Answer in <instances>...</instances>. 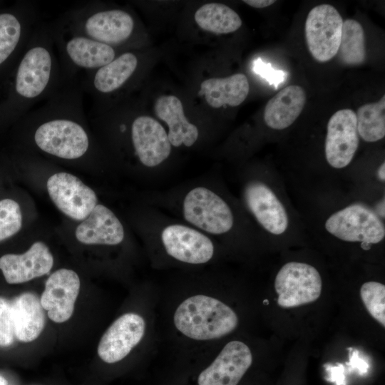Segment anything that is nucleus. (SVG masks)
<instances>
[{
	"mask_svg": "<svg viewBox=\"0 0 385 385\" xmlns=\"http://www.w3.org/2000/svg\"><path fill=\"white\" fill-rule=\"evenodd\" d=\"M361 299L369 314L385 327V286L377 282H367L360 289Z\"/></svg>",
	"mask_w": 385,
	"mask_h": 385,
	"instance_id": "cd10ccee",
	"label": "nucleus"
},
{
	"mask_svg": "<svg viewBox=\"0 0 385 385\" xmlns=\"http://www.w3.org/2000/svg\"><path fill=\"white\" fill-rule=\"evenodd\" d=\"M154 112L168 125V135L171 145L190 147L197 141L198 129L187 120L178 98L172 95L160 96L155 103Z\"/></svg>",
	"mask_w": 385,
	"mask_h": 385,
	"instance_id": "412c9836",
	"label": "nucleus"
},
{
	"mask_svg": "<svg viewBox=\"0 0 385 385\" xmlns=\"http://www.w3.org/2000/svg\"><path fill=\"white\" fill-rule=\"evenodd\" d=\"M0 385H7L6 380L1 376H0Z\"/></svg>",
	"mask_w": 385,
	"mask_h": 385,
	"instance_id": "e433bc0d",
	"label": "nucleus"
},
{
	"mask_svg": "<svg viewBox=\"0 0 385 385\" xmlns=\"http://www.w3.org/2000/svg\"><path fill=\"white\" fill-rule=\"evenodd\" d=\"M145 331L144 319L135 313H126L106 329L98 345V354L105 362L113 364L124 359L140 342Z\"/></svg>",
	"mask_w": 385,
	"mask_h": 385,
	"instance_id": "ddd939ff",
	"label": "nucleus"
},
{
	"mask_svg": "<svg viewBox=\"0 0 385 385\" xmlns=\"http://www.w3.org/2000/svg\"><path fill=\"white\" fill-rule=\"evenodd\" d=\"M250 85L246 76L235 73L225 78H212L200 84V94L205 96L207 104L214 108L225 105L232 107L240 105L246 99Z\"/></svg>",
	"mask_w": 385,
	"mask_h": 385,
	"instance_id": "b1692460",
	"label": "nucleus"
},
{
	"mask_svg": "<svg viewBox=\"0 0 385 385\" xmlns=\"http://www.w3.org/2000/svg\"><path fill=\"white\" fill-rule=\"evenodd\" d=\"M322 282L317 270L299 262H289L282 267L275 280L277 304L291 308L316 301L321 294Z\"/></svg>",
	"mask_w": 385,
	"mask_h": 385,
	"instance_id": "423d86ee",
	"label": "nucleus"
},
{
	"mask_svg": "<svg viewBox=\"0 0 385 385\" xmlns=\"http://www.w3.org/2000/svg\"><path fill=\"white\" fill-rule=\"evenodd\" d=\"M306 93L302 87L289 85L279 91L267 103L264 120L270 128L283 130L291 125L302 113Z\"/></svg>",
	"mask_w": 385,
	"mask_h": 385,
	"instance_id": "4be33fe9",
	"label": "nucleus"
},
{
	"mask_svg": "<svg viewBox=\"0 0 385 385\" xmlns=\"http://www.w3.org/2000/svg\"><path fill=\"white\" fill-rule=\"evenodd\" d=\"M81 78L66 81L26 118L31 143L41 152L65 160H77L90 153L91 136L85 122Z\"/></svg>",
	"mask_w": 385,
	"mask_h": 385,
	"instance_id": "f257e3e1",
	"label": "nucleus"
},
{
	"mask_svg": "<svg viewBox=\"0 0 385 385\" xmlns=\"http://www.w3.org/2000/svg\"><path fill=\"white\" fill-rule=\"evenodd\" d=\"M41 21L40 9L34 1H24L17 11L0 13V67L23 53Z\"/></svg>",
	"mask_w": 385,
	"mask_h": 385,
	"instance_id": "1a4fd4ad",
	"label": "nucleus"
},
{
	"mask_svg": "<svg viewBox=\"0 0 385 385\" xmlns=\"http://www.w3.org/2000/svg\"><path fill=\"white\" fill-rule=\"evenodd\" d=\"M56 20L69 31L115 48L128 42L135 21L127 11L86 1L68 9Z\"/></svg>",
	"mask_w": 385,
	"mask_h": 385,
	"instance_id": "f03ea898",
	"label": "nucleus"
},
{
	"mask_svg": "<svg viewBox=\"0 0 385 385\" xmlns=\"http://www.w3.org/2000/svg\"><path fill=\"white\" fill-rule=\"evenodd\" d=\"M75 236L85 245H115L123 240L124 229L111 209L97 204L77 226Z\"/></svg>",
	"mask_w": 385,
	"mask_h": 385,
	"instance_id": "aec40b11",
	"label": "nucleus"
},
{
	"mask_svg": "<svg viewBox=\"0 0 385 385\" xmlns=\"http://www.w3.org/2000/svg\"><path fill=\"white\" fill-rule=\"evenodd\" d=\"M243 2L248 4L249 6L252 7L262 9V8H265V7L272 5L274 3H275V1L274 0H245L243 1Z\"/></svg>",
	"mask_w": 385,
	"mask_h": 385,
	"instance_id": "72a5a7b5",
	"label": "nucleus"
},
{
	"mask_svg": "<svg viewBox=\"0 0 385 385\" xmlns=\"http://www.w3.org/2000/svg\"><path fill=\"white\" fill-rule=\"evenodd\" d=\"M22 225V214L17 202L12 199L0 200V242L16 235Z\"/></svg>",
	"mask_w": 385,
	"mask_h": 385,
	"instance_id": "c85d7f7f",
	"label": "nucleus"
},
{
	"mask_svg": "<svg viewBox=\"0 0 385 385\" xmlns=\"http://www.w3.org/2000/svg\"><path fill=\"white\" fill-rule=\"evenodd\" d=\"M53 257L43 242H34L23 254H6L0 257V270L9 284H20L48 274Z\"/></svg>",
	"mask_w": 385,
	"mask_h": 385,
	"instance_id": "a211bd4d",
	"label": "nucleus"
},
{
	"mask_svg": "<svg viewBox=\"0 0 385 385\" xmlns=\"http://www.w3.org/2000/svg\"><path fill=\"white\" fill-rule=\"evenodd\" d=\"M378 177L381 181L385 180V163H383L378 170Z\"/></svg>",
	"mask_w": 385,
	"mask_h": 385,
	"instance_id": "c9c22d12",
	"label": "nucleus"
},
{
	"mask_svg": "<svg viewBox=\"0 0 385 385\" xmlns=\"http://www.w3.org/2000/svg\"><path fill=\"white\" fill-rule=\"evenodd\" d=\"M46 188L57 208L75 220H83L98 204L95 192L78 178L66 172L49 177Z\"/></svg>",
	"mask_w": 385,
	"mask_h": 385,
	"instance_id": "9d476101",
	"label": "nucleus"
},
{
	"mask_svg": "<svg viewBox=\"0 0 385 385\" xmlns=\"http://www.w3.org/2000/svg\"><path fill=\"white\" fill-rule=\"evenodd\" d=\"M343 20L337 9L327 4L318 5L309 12L305 22V38L313 58L321 63L337 53Z\"/></svg>",
	"mask_w": 385,
	"mask_h": 385,
	"instance_id": "6e6552de",
	"label": "nucleus"
},
{
	"mask_svg": "<svg viewBox=\"0 0 385 385\" xmlns=\"http://www.w3.org/2000/svg\"><path fill=\"white\" fill-rule=\"evenodd\" d=\"M252 363V354L240 341L228 342L198 376V385H237Z\"/></svg>",
	"mask_w": 385,
	"mask_h": 385,
	"instance_id": "dca6fc26",
	"label": "nucleus"
},
{
	"mask_svg": "<svg viewBox=\"0 0 385 385\" xmlns=\"http://www.w3.org/2000/svg\"><path fill=\"white\" fill-rule=\"evenodd\" d=\"M350 353L351 354H350L349 366L359 374H365L369 369L368 364L359 356L356 350Z\"/></svg>",
	"mask_w": 385,
	"mask_h": 385,
	"instance_id": "473e14b6",
	"label": "nucleus"
},
{
	"mask_svg": "<svg viewBox=\"0 0 385 385\" xmlns=\"http://www.w3.org/2000/svg\"><path fill=\"white\" fill-rule=\"evenodd\" d=\"M175 327L195 340L219 339L233 332L238 325L234 310L222 301L203 294L191 296L176 309Z\"/></svg>",
	"mask_w": 385,
	"mask_h": 385,
	"instance_id": "7ed1b4c3",
	"label": "nucleus"
},
{
	"mask_svg": "<svg viewBox=\"0 0 385 385\" xmlns=\"http://www.w3.org/2000/svg\"><path fill=\"white\" fill-rule=\"evenodd\" d=\"M356 116L351 109L334 113L327 123L325 156L334 168H343L352 160L359 146Z\"/></svg>",
	"mask_w": 385,
	"mask_h": 385,
	"instance_id": "f8f14e48",
	"label": "nucleus"
},
{
	"mask_svg": "<svg viewBox=\"0 0 385 385\" xmlns=\"http://www.w3.org/2000/svg\"><path fill=\"white\" fill-rule=\"evenodd\" d=\"M14 338L11 302L0 297V346H10Z\"/></svg>",
	"mask_w": 385,
	"mask_h": 385,
	"instance_id": "c756f323",
	"label": "nucleus"
},
{
	"mask_svg": "<svg viewBox=\"0 0 385 385\" xmlns=\"http://www.w3.org/2000/svg\"><path fill=\"white\" fill-rule=\"evenodd\" d=\"M357 131L366 142H376L385 136V96L378 101L360 106L356 113Z\"/></svg>",
	"mask_w": 385,
	"mask_h": 385,
	"instance_id": "bb28decb",
	"label": "nucleus"
},
{
	"mask_svg": "<svg viewBox=\"0 0 385 385\" xmlns=\"http://www.w3.org/2000/svg\"><path fill=\"white\" fill-rule=\"evenodd\" d=\"M253 68L257 73L262 76L276 88L287 79L284 71L274 69L270 63H265L260 58L255 61Z\"/></svg>",
	"mask_w": 385,
	"mask_h": 385,
	"instance_id": "7c9ffc66",
	"label": "nucleus"
},
{
	"mask_svg": "<svg viewBox=\"0 0 385 385\" xmlns=\"http://www.w3.org/2000/svg\"><path fill=\"white\" fill-rule=\"evenodd\" d=\"M130 139L135 154L146 167L158 166L170 154L171 144L166 130L150 116L138 115L132 120Z\"/></svg>",
	"mask_w": 385,
	"mask_h": 385,
	"instance_id": "2eb2a0df",
	"label": "nucleus"
},
{
	"mask_svg": "<svg viewBox=\"0 0 385 385\" xmlns=\"http://www.w3.org/2000/svg\"><path fill=\"white\" fill-rule=\"evenodd\" d=\"M15 337L22 342L35 340L45 325L44 311L34 293L24 292L11 302Z\"/></svg>",
	"mask_w": 385,
	"mask_h": 385,
	"instance_id": "5701e85b",
	"label": "nucleus"
},
{
	"mask_svg": "<svg viewBox=\"0 0 385 385\" xmlns=\"http://www.w3.org/2000/svg\"><path fill=\"white\" fill-rule=\"evenodd\" d=\"M324 367L328 374L327 381L333 382L336 385H346L344 374V367L342 364H337L335 366L326 364Z\"/></svg>",
	"mask_w": 385,
	"mask_h": 385,
	"instance_id": "2f4dec72",
	"label": "nucleus"
},
{
	"mask_svg": "<svg viewBox=\"0 0 385 385\" xmlns=\"http://www.w3.org/2000/svg\"><path fill=\"white\" fill-rule=\"evenodd\" d=\"M183 212L187 222L212 235L226 233L233 226V215L227 202L205 187H196L187 193Z\"/></svg>",
	"mask_w": 385,
	"mask_h": 385,
	"instance_id": "39448f33",
	"label": "nucleus"
},
{
	"mask_svg": "<svg viewBox=\"0 0 385 385\" xmlns=\"http://www.w3.org/2000/svg\"><path fill=\"white\" fill-rule=\"evenodd\" d=\"M167 253L174 259L188 264H204L214 255L211 240L203 233L183 225H170L161 232Z\"/></svg>",
	"mask_w": 385,
	"mask_h": 385,
	"instance_id": "f3484780",
	"label": "nucleus"
},
{
	"mask_svg": "<svg viewBox=\"0 0 385 385\" xmlns=\"http://www.w3.org/2000/svg\"><path fill=\"white\" fill-rule=\"evenodd\" d=\"M339 59L346 65H360L366 58L364 30L359 22L354 19L343 21Z\"/></svg>",
	"mask_w": 385,
	"mask_h": 385,
	"instance_id": "a878e982",
	"label": "nucleus"
},
{
	"mask_svg": "<svg viewBox=\"0 0 385 385\" xmlns=\"http://www.w3.org/2000/svg\"><path fill=\"white\" fill-rule=\"evenodd\" d=\"M138 58L130 51L118 54L108 64L81 77V86L84 93L92 96L96 104L114 94L130 81L135 73Z\"/></svg>",
	"mask_w": 385,
	"mask_h": 385,
	"instance_id": "9b49d317",
	"label": "nucleus"
},
{
	"mask_svg": "<svg viewBox=\"0 0 385 385\" xmlns=\"http://www.w3.org/2000/svg\"><path fill=\"white\" fill-rule=\"evenodd\" d=\"M384 199H383L377 205H376V212L381 216L384 217Z\"/></svg>",
	"mask_w": 385,
	"mask_h": 385,
	"instance_id": "f704fd0d",
	"label": "nucleus"
},
{
	"mask_svg": "<svg viewBox=\"0 0 385 385\" xmlns=\"http://www.w3.org/2000/svg\"><path fill=\"white\" fill-rule=\"evenodd\" d=\"M244 197L250 212L267 231L277 235L286 231L288 227L286 210L267 185L258 181L249 183Z\"/></svg>",
	"mask_w": 385,
	"mask_h": 385,
	"instance_id": "6ab92c4d",
	"label": "nucleus"
},
{
	"mask_svg": "<svg viewBox=\"0 0 385 385\" xmlns=\"http://www.w3.org/2000/svg\"><path fill=\"white\" fill-rule=\"evenodd\" d=\"M326 230L346 242L376 244L385 236V228L378 215L369 207L354 204L332 214L325 222Z\"/></svg>",
	"mask_w": 385,
	"mask_h": 385,
	"instance_id": "0eeeda50",
	"label": "nucleus"
},
{
	"mask_svg": "<svg viewBox=\"0 0 385 385\" xmlns=\"http://www.w3.org/2000/svg\"><path fill=\"white\" fill-rule=\"evenodd\" d=\"M51 23L54 45L65 81L81 78L108 64L118 55L115 48L72 33L56 19Z\"/></svg>",
	"mask_w": 385,
	"mask_h": 385,
	"instance_id": "20e7f679",
	"label": "nucleus"
},
{
	"mask_svg": "<svg viewBox=\"0 0 385 385\" xmlns=\"http://www.w3.org/2000/svg\"><path fill=\"white\" fill-rule=\"evenodd\" d=\"M194 19L202 29L216 34L232 33L240 28L242 20L230 7L219 3H208L197 9Z\"/></svg>",
	"mask_w": 385,
	"mask_h": 385,
	"instance_id": "393cba45",
	"label": "nucleus"
},
{
	"mask_svg": "<svg viewBox=\"0 0 385 385\" xmlns=\"http://www.w3.org/2000/svg\"><path fill=\"white\" fill-rule=\"evenodd\" d=\"M80 287L79 277L72 270L59 269L48 277L40 301L50 319L62 323L71 318Z\"/></svg>",
	"mask_w": 385,
	"mask_h": 385,
	"instance_id": "4468645a",
	"label": "nucleus"
}]
</instances>
